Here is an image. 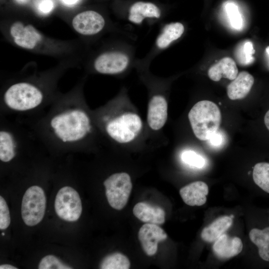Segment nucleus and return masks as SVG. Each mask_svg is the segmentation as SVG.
<instances>
[{
	"mask_svg": "<svg viewBox=\"0 0 269 269\" xmlns=\"http://www.w3.org/2000/svg\"><path fill=\"white\" fill-rule=\"evenodd\" d=\"M50 126L55 136L64 143H73L84 138L90 133L91 120L82 109L75 108L54 115Z\"/></svg>",
	"mask_w": 269,
	"mask_h": 269,
	"instance_id": "nucleus-1",
	"label": "nucleus"
},
{
	"mask_svg": "<svg viewBox=\"0 0 269 269\" xmlns=\"http://www.w3.org/2000/svg\"><path fill=\"white\" fill-rule=\"evenodd\" d=\"M188 119L195 136L208 140L219 130L222 116L218 106L208 100L196 103L190 110Z\"/></svg>",
	"mask_w": 269,
	"mask_h": 269,
	"instance_id": "nucleus-2",
	"label": "nucleus"
},
{
	"mask_svg": "<svg viewBox=\"0 0 269 269\" xmlns=\"http://www.w3.org/2000/svg\"><path fill=\"white\" fill-rule=\"evenodd\" d=\"M43 95L35 86L26 82L15 83L5 91L3 100L6 106L16 111L31 110L42 103Z\"/></svg>",
	"mask_w": 269,
	"mask_h": 269,
	"instance_id": "nucleus-3",
	"label": "nucleus"
},
{
	"mask_svg": "<svg viewBox=\"0 0 269 269\" xmlns=\"http://www.w3.org/2000/svg\"><path fill=\"white\" fill-rule=\"evenodd\" d=\"M142 122L139 116L132 112H126L112 118L106 123L108 135L115 141L127 143L134 140L140 133Z\"/></svg>",
	"mask_w": 269,
	"mask_h": 269,
	"instance_id": "nucleus-4",
	"label": "nucleus"
},
{
	"mask_svg": "<svg viewBox=\"0 0 269 269\" xmlns=\"http://www.w3.org/2000/svg\"><path fill=\"white\" fill-rule=\"evenodd\" d=\"M46 197L44 190L34 185L29 187L22 198L21 217L24 223L33 226L42 220L46 209Z\"/></svg>",
	"mask_w": 269,
	"mask_h": 269,
	"instance_id": "nucleus-5",
	"label": "nucleus"
},
{
	"mask_svg": "<svg viewBox=\"0 0 269 269\" xmlns=\"http://www.w3.org/2000/svg\"><path fill=\"white\" fill-rule=\"evenodd\" d=\"M106 195L110 205L120 210L127 204L132 189L130 175L126 172L113 174L104 182Z\"/></svg>",
	"mask_w": 269,
	"mask_h": 269,
	"instance_id": "nucleus-6",
	"label": "nucleus"
},
{
	"mask_svg": "<svg viewBox=\"0 0 269 269\" xmlns=\"http://www.w3.org/2000/svg\"><path fill=\"white\" fill-rule=\"evenodd\" d=\"M54 208L61 219L70 222L77 221L82 211V202L78 193L70 186L61 188L56 196Z\"/></svg>",
	"mask_w": 269,
	"mask_h": 269,
	"instance_id": "nucleus-7",
	"label": "nucleus"
},
{
	"mask_svg": "<svg viewBox=\"0 0 269 269\" xmlns=\"http://www.w3.org/2000/svg\"><path fill=\"white\" fill-rule=\"evenodd\" d=\"M132 57L126 50L117 49L100 54L94 62V68L98 73L116 75L126 71L130 66Z\"/></svg>",
	"mask_w": 269,
	"mask_h": 269,
	"instance_id": "nucleus-8",
	"label": "nucleus"
},
{
	"mask_svg": "<svg viewBox=\"0 0 269 269\" xmlns=\"http://www.w3.org/2000/svg\"><path fill=\"white\" fill-rule=\"evenodd\" d=\"M72 24L74 29L79 33L91 36L99 33L104 29L106 21L99 12L89 10L75 15Z\"/></svg>",
	"mask_w": 269,
	"mask_h": 269,
	"instance_id": "nucleus-9",
	"label": "nucleus"
},
{
	"mask_svg": "<svg viewBox=\"0 0 269 269\" xmlns=\"http://www.w3.org/2000/svg\"><path fill=\"white\" fill-rule=\"evenodd\" d=\"M138 238L144 253L152 256L157 252L158 243L165 240L167 235L158 225L145 223L139 229Z\"/></svg>",
	"mask_w": 269,
	"mask_h": 269,
	"instance_id": "nucleus-10",
	"label": "nucleus"
},
{
	"mask_svg": "<svg viewBox=\"0 0 269 269\" xmlns=\"http://www.w3.org/2000/svg\"><path fill=\"white\" fill-rule=\"evenodd\" d=\"M10 34L17 45L27 49H33L42 39L41 35L34 27L24 25L21 22L11 25Z\"/></svg>",
	"mask_w": 269,
	"mask_h": 269,
	"instance_id": "nucleus-11",
	"label": "nucleus"
},
{
	"mask_svg": "<svg viewBox=\"0 0 269 269\" xmlns=\"http://www.w3.org/2000/svg\"><path fill=\"white\" fill-rule=\"evenodd\" d=\"M167 102L161 94H155L150 98L148 105L147 121L149 128L154 131L160 130L167 119Z\"/></svg>",
	"mask_w": 269,
	"mask_h": 269,
	"instance_id": "nucleus-12",
	"label": "nucleus"
},
{
	"mask_svg": "<svg viewBox=\"0 0 269 269\" xmlns=\"http://www.w3.org/2000/svg\"><path fill=\"white\" fill-rule=\"evenodd\" d=\"M161 15L160 9L153 3L139 1L130 7L128 19L134 24L140 25L146 19H158Z\"/></svg>",
	"mask_w": 269,
	"mask_h": 269,
	"instance_id": "nucleus-13",
	"label": "nucleus"
},
{
	"mask_svg": "<svg viewBox=\"0 0 269 269\" xmlns=\"http://www.w3.org/2000/svg\"><path fill=\"white\" fill-rule=\"evenodd\" d=\"M243 246L240 238L223 234L214 242L213 251L218 258L228 259L240 254Z\"/></svg>",
	"mask_w": 269,
	"mask_h": 269,
	"instance_id": "nucleus-14",
	"label": "nucleus"
},
{
	"mask_svg": "<svg viewBox=\"0 0 269 269\" xmlns=\"http://www.w3.org/2000/svg\"><path fill=\"white\" fill-rule=\"evenodd\" d=\"M208 192V186L206 183L197 181L181 188L179 193L183 201L187 205L199 206L206 203Z\"/></svg>",
	"mask_w": 269,
	"mask_h": 269,
	"instance_id": "nucleus-15",
	"label": "nucleus"
},
{
	"mask_svg": "<svg viewBox=\"0 0 269 269\" xmlns=\"http://www.w3.org/2000/svg\"><path fill=\"white\" fill-rule=\"evenodd\" d=\"M185 30L184 25L179 22L167 23L162 27L156 38L154 48L157 51H162L168 48L183 35Z\"/></svg>",
	"mask_w": 269,
	"mask_h": 269,
	"instance_id": "nucleus-16",
	"label": "nucleus"
},
{
	"mask_svg": "<svg viewBox=\"0 0 269 269\" xmlns=\"http://www.w3.org/2000/svg\"><path fill=\"white\" fill-rule=\"evenodd\" d=\"M254 77L247 71H242L228 85L227 95L230 99L236 100L246 97L254 83Z\"/></svg>",
	"mask_w": 269,
	"mask_h": 269,
	"instance_id": "nucleus-17",
	"label": "nucleus"
},
{
	"mask_svg": "<svg viewBox=\"0 0 269 269\" xmlns=\"http://www.w3.org/2000/svg\"><path fill=\"white\" fill-rule=\"evenodd\" d=\"M134 215L141 221L156 225L163 224L165 222L164 210L158 206L146 202H139L133 208Z\"/></svg>",
	"mask_w": 269,
	"mask_h": 269,
	"instance_id": "nucleus-18",
	"label": "nucleus"
},
{
	"mask_svg": "<svg viewBox=\"0 0 269 269\" xmlns=\"http://www.w3.org/2000/svg\"><path fill=\"white\" fill-rule=\"evenodd\" d=\"M238 74V69L235 61L230 57H225L210 67L208 75L210 79L219 81L224 77L234 80Z\"/></svg>",
	"mask_w": 269,
	"mask_h": 269,
	"instance_id": "nucleus-19",
	"label": "nucleus"
},
{
	"mask_svg": "<svg viewBox=\"0 0 269 269\" xmlns=\"http://www.w3.org/2000/svg\"><path fill=\"white\" fill-rule=\"evenodd\" d=\"M232 223L233 218L230 216L218 218L202 230V239L208 243L215 242L231 226Z\"/></svg>",
	"mask_w": 269,
	"mask_h": 269,
	"instance_id": "nucleus-20",
	"label": "nucleus"
},
{
	"mask_svg": "<svg viewBox=\"0 0 269 269\" xmlns=\"http://www.w3.org/2000/svg\"><path fill=\"white\" fill-rule=\"evenodd\" d=\"M249 238L257 246L260 257L269 262V227L263 230L252 229L249 232Z\"/></svg>",
	"mask_w": 269,
	"mask_h": 269,
	"instance_id": "nucleus-21",
	"label": "nucleus"
},
{
	"mask_svg": "<svg viewBox=\"0 0 269 269\" xmlns=\"http://www.w3.org/2000/svg\"><path fill=\"white\" fill-rule=\"evenodd\" d=\"M16 144L12 134L7 131L0 132V159L4 162L11 161L15 155Z\"/></svg>",
	"mask_w": 269,
	"mask_h": 269,
	"instance_id": "nucleus-22",
	"label": "nucleus"
},
{
	"mask_svg": "<svg viewBox=\"0 0 269 269\" xmlns=\"http://www.w3.org/2000/svg\"><path fill=\"white\" fill-rule=\"evenodd\" d=\"M130 262L127 257L120 253H114L106 256L101 261L102 269H128Z\"/></svg>",
	"mask_w": 269,
	"mask_h": 269,
	"instance_id": "nucleus-23",
	"label": "nucleus"
},
{
	"mask_svg": "<svg viewBox=\"0 0 269 269\" xmlns=\"http://www.w3.org/2000/svg\"><path fill=\"white\" fill-rule=\"evenodd\" d=\"M253 177L259 187L269 193V163H257L253 169Z\"/></svg>",
	"mask_w": 269,
	"mask_h": 269,
	"instance_id": "nucleus-24",
	"label": "nucleus"
},
{
	"mask_svg": "<svg viewBox=\"0 0 269 269\" xmlns=\"http://www.w3.org/2000/svg\"><path fill=\"white\" fill-rule=\"evenodd\" d=\"M254 53L252 43L251 41H246L238 47L237 58L242 64H249L254 61L253 54Z\"/></svg>",
	"mask_w": 269,
	"mask_h": 269,
	"instance_id": "nucleus-25",
	"label": "nucleus"
},
{
	"mask_svg": "<svg viewBox=\"0 0 269 269\" xmlns=\"http://www.w3.org/2000/svg\"><path fill=\"white\" fill-rule=\"evenodd\" d=\"M225 8L232 26L236 29H241L243 25V19L238 6L231 2L226 4Z\"/></svg>",
	"mask_w": 269,
	"mask_h": 269,
	"instance_id": "nucleus-26",
	"label": "nucleus"
},
{
	"mask_svg": "<svg viewBox=\"0 0 269 269\" xmlns=\"http://www.w3.org/2000/svg\"><path fill=\"white\" fill-rule=\"evenodd\" d=\"M39 269H71V267L62 263L53 255H47L43 257L38 265Z\"/></svg>",
	"mask_w": 269,
	"mask_h": 269,
	"instance_id": "nucleus-27",
	"label": "nucleus"
},
{
	"mask_svg": "<svg viewBox=\"0 0 269 269\" xmlns=\"http://www.w3.org/2000/svg\"><path fill=\"white\" fill-rule=\"evenodd\" d=\"M182 161L193 167L202 168L205 163L204 158L200 154L191 150H185L181 155Z\"/></svg>",
	"mask_w": 269,
	"mask_h": 269,
	"instance_id": "nucleus-28",
	"label": "nucleus"
},
{
	"mask_svg": "<svg viewBox=\"0 0 269 269\" xmlns=\"http://www.w3.org/2000/svg\"><path fill=\"white\" fill-rule=\"evenodd\" d=\"M10 217L8 206L4 198L0 196V229L5 230L9 225Z\"/></svg>",
	"mask_w": 269,
	"mask_h": 269,
	"instance_id": "nucleus-29",
	"label": "nucleus"
},
{
	"mask_svg": "<svg viewBox=\"0 0 269 269\" xmlns=\"http://www.w3.org/2000/svg\"><path fill=\"white\" fill-rule=\"evenodd\" d=\"M225 137L223 133L219 131L216 132L208 140L210 145L213 147H219L222 145L224 142Z\"/></svg>",
	"mask_w": 269,
	"mask_h": 269,
	"instance_id": "nucleus-30",
	"label": "nucleus"
},
{
	"mask_svg": "<svg viewBox=\"0 0 269 269\" xmlns=\"http://www.w3.org/2000/svg\"><path fill=\"white\" fill-rule=\"evenodd\" d=\"M54 7L53 2L51 0H42L38 5V10L43 13H48Z\"/></svg>",
	"mask_w": 269,
	"mask_h": 269,
	"instance_id": "nucleus-31",
	"label": "nucleus"
},
{
	"mask_svg": "<svg viewBox=\"0 0 269 269\" xmlns=\"http://www.w3.org/2000/svg\"><path fill=\"white\" fill-rule=\"evenodd\" d=\"M264 123L267 128L269 131V110L267 112L264 117Z\"/></svg>",
	"mask_w": 269,
	"mask_h": 269,
	"instance_id": "nucleus-32",
	"label": "nucleus"
},
{
	"mask_svg": "<svg viewBox=\"0 0 269 269\" xmlns=\"http://www.w3.org/2000/svg\"><path fill=\"white\" fill-rule=\"evenodd\" d=\"M0 269H17L16 268L11 265L9 264H2L0 266Z\"/></svg>",
	"mask_w": 269,
	"mask_h": 269,
	"instance_id": "nucleus-33",
	"label": "nucleus"
},
{
	"mask_svg": "<svg viewBox=\"0 0 269 269\" xmlns=\"http://www.w3.org/2000/svg\"><path fill=\"white\" fill-rule=\"evenodd\" d=\"M78 0H62L63 2L67 4H73L76 2Z\"/></svg>",
	"mask_w": 269,
	"mask_h": 269,
	"instance_id": "nucleus-34",
	"label": "nucleus"
},
{
	"mask_svg": "<svg viewBox=\"0 0 269 269\" xmlns=\"http://www.w3.org/2000/svg\"><path fill=\"white\" fill-rule=\"evenodd\" d=\"M266 52H267L268 55L269 56V46H268V47L266 48Z\"/></svg>",
	"mask_w": 269,
	"mask_h": 269,
	"instance_id": "nucleus-35",
	"label": "nucleus"
},
{
	"mask_svg": "<svg viewBox=\"0 0 269 269\" xmlns=\"http://www.w3.org/2000/svg\"><path fill=\"white\" fill-rule=\"evenodd\" d=\"M2 235L3 236L4 235V233H2Z\"/></svg>",
	"mask_w": 269,
	"mask_h": 269,
	"instance_id": "nucleus-36",
	"label": "nucleus"
},
{
	"mask_svg": "<svg viewBox=\"0 0 269 269\" xmlns=\"http://www.w3.org/2000/svg\"></svg>",
	"mask_w": 269,
	"mask_h": 269,
	"instance_id": "nucleus-37",
	"label": "nucleus"
}]
</instances>
